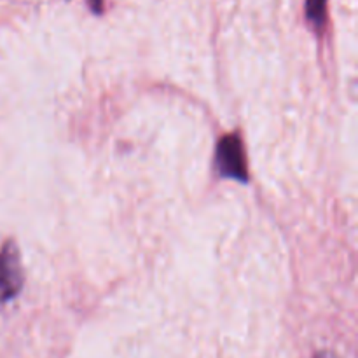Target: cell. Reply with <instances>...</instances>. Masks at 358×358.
I'll return each mask as SVG.
<instances>
[{
  "mask_svg": "<svg viewBox=\"0 0 358 358\" xmlns=\"http://www.w3.org/2000/svg\"><path fill=\"white\" fill-rule=\"evenodd\" d=\"M215 168L217 173L222 178H231L241 184L248 182V168L247 156H245V147L240 135L231 133L222 136L217 143L215 150Z\"/></svg>",
  "mask_w": 358,
  "mask_h": 358,
  "instance_id": "obj_1",
  "label": "cell"
},
{
  "mask_svg": "<svg viewBox=\"0 0 358 358\" xmlns=\"http://www.w3.org/2000/svg\"><path fill=\"white\" fill-rule=\"evenodd\" d=\"M24 283L20 248L13 240L6 241L0 250V303L14 299Z\"/></svg>",
  "mask_w": 358,
  "mask_h": 358,
  "instance_id": "obj_2",
  "label": "cell"
},
{
  "mask_svg": "<svg viewBox=\"0 0 358 358\" xmlns=\"http://www.w3.org/2000/svg\"><path fill=\"white\" fill-rule=\"evenodd\" d=\"M325 7H327V0H306V16L313 27L320 28L324 24Z\"/></svg>",
  "mask_w": 358,
  "mask_h": 358,
  "instance_id": "obj_3",
  "label": "cell"
},
{
  "mask_svg": "<svg viewBox=\"0 0 358 358\" xmlns=\"http://www.w3.org/2000/svg\"><path fill=\"white\" fill-rule=\"evenodd\" d=\"M87 2H90V7L93 13L100 14L101 9H103V0H87Z\"/></svg>",
  "mask_w": 358,
  "mask_h": 358,
  "instance_id": "obj_4",
  "label": "cell"
},
{
  "mask_svg": "<svg viewBox=\"0 0 358 358\" xmlns=\"http://www.w3.org/2000/svg\"><path fill=\"white\" fill-rule=\"evenodd\" d=\"M315 358H338L334 355V353H329V352H322V353H318L317 357Z\"/></svg>",
  "mask_w": 358,
  "mask_h": 358,
  "instance_id": "obj_5",
  "label": "cell"
}]
</instances>
